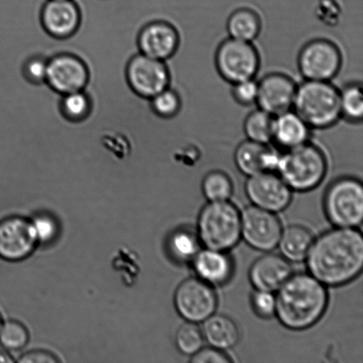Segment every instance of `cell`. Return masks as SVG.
Instances as JSON below:
<instances>
[{
    "instance_id": "19",
    "label": "cell",
    "mask_w": 363,
    "mask_h": 363,
    "mask_svg": "<svg viewBox=\"0 0 363 363\" xmlns=\"http://www.w3.org/2000/svg\"><path fill=\"white\" fill-rule=\"evenodd\" d=\"M279 156L267 145L247 140L238 145L234 160L237 168L244 175L252 177L262 172H276Z\"/></svg>"
},
{
    "instance_id": "39",
    "label": "cell",
    "mask_w": 363,
    "mask_h": 363,
    "mask_svg": "<svg viewBox=\"0 0 363 363\" xmlns=\"http://www.w3.org/2000/svg\"><path fill=\"white\" fill-rule=\"evenodd\" d=\"M13 359L10 357L6 352L0 351V363H12Z\"/></svg>"
},
{
    "instance_id": "30",
    "label": "cell",
    "mask_w": 363,
    "mask_h": 363,
    "mask_svg": "<svg viewBox=\"0 0 363 363\" xmlns=\"http://www.w3.org/2000/svg\"><path fill=\"white\" fill-rule=\"evenodd\" d=\"M149 103L152 113L162 119H172L179 115L182 106L179 94L169 87L149 99Z\"/></svg>"
},
{
    "instance_id": "23",
    "label": "cell",
    "mask_w": 363,
    "mask_h": 363,
    "mask_svg": "<svg viewBox=\"0 0 363 363\" xmlns=\"http://www.w3.org/2000/svg\"><path fill=\"white\" fill-rule=\"evenodd\" d=\"M313 242L311 231L304 227L294 225L282 230L277 247L288 261L298 262L307 257Z\"/></svg>"
},
{
    "instance_id": "17",
    "label": "cell",
    "mask_w": 363,
    "mask_h": 363,
    "mask_svg": "<svg viewBox=\"0 0 363 363\" xmlns=\"http://www.w3.org/2000/svg\"><path fill=\"white\" fill-rule=\"evenodd\" d=\"M297 85L286 74H267L258 82L257 105L259 109L272 116L293 108Z\"/></svg>"
},
{
    "instance_id": "25",
    "label": "cell",
    "mask_w": 363,
    "mask_h": 363,
    "mask_svg": "<svg viewBox=\"0 0 363 363\" xmlns=\"http://www.w3.org/2000/svg\"><path fill=\"white\" fill-rule=\"evenodd\" d=\"M58 106L60 115L66 122L80 123L91 116L94 111V101L85 90L78 91L60 96Z\"/></svg>"
},
{
    "instance_id": "8",
    "label": "cell",
    "mask_w": 363,
    "mask_h": 363,
    "mask_svg": "<svg viewBox=\"0 0 363 363\" xmlns=\"http://www.w3.org/2000/svg\"><path fill=\"white\" fill-rule=\"evenodd\" d=\"M124 77L131 91L147 101L169 88L172 79L165 62L140 52L129 60Z\"/></svg>"
},
{
    "instance_id": "1",
    "label": "cell",
    "mask_w": 363,
    "mask_h": 363,
    "mask_svg": "<svg viewBox=\"0 0 363 363\" xmlns=\"http://www.w3.org/2000/svg\"><path fill=\"white\" fill-rule=\"evenodd\" d=\"M311 275L325 286L351 282L363 268V238L355 228L337 227L313 242L307 255Z\"/></svg>"
},
{
    "instance_id": "24",
    "label": "cell",
    "mask_w": 363,
    "mask_h": 363,
    "mask_svg": "<svg viewBox=\"0 0 363 363\" xmlns=\"http://www.w3.org/2000/svg\"><path fill=\"white\" fill-rule=\"evenodd\" d=\"M262 23L257 13L249 9H240L230 14L227 23L230 38L252 43L259 37Z\"/></svg>"
},
{
    "instance_id": "27",
    "label": "cell",
    "mask_w": 363,
    "mask_h": 363,
    "mask_svg": "<svg viewBox=\"0 0 363 363\" xmlns=\"http://www.w3.org/2000/svg\"><path fill=\"white\" fill-rule=\"evenodd\" d=\"M273 119L274 116L262 109L252 112L244 123L247 140L262 145L270 143L272 141Z\"/></svg>"
},
{
    "instance_id": "28",
    "label": "cell",
    "mask_w": 363,
    "mask_h": 363,
    "mask_svg": "<svg viewBox=\"0 0 363 363\" xmlns=\"http://www.w3.org/2000/svg\"><path fill=\"white\" fill-rule=\"evenodd\" d=\"M341 117L350 123H361L363 117V92L361 83H351L340 91Z\"/></svg>"
},
{
    "instance_id": "13",
    "label": "cell",
    "mask_w": 363,
    "mask_h": 363,
    "mask_svg": "<svg viewBox=\"0 0 363 363\" xmlns=\"http://www.w3.org/2000/svg\"><path fill=\"white\" fill-rule=\"evenodd\" d=\"M39 18L46 34L58 40H66L79 30L83 13L76 0H46Z\"/></svg>"
},
{
    "instance_id": "2",
    "label": "cell",
    "mask_w": 363,
    "mask_h": 363,
    "mask_svg": "<svg viewBox=\"0 0 363 363\" xmlns=\"http://www.w3.org/2000/svg\"><path fill=\"white\" fill-rule=\"evenodd\" d=\"M276 296V315L287 329L311 328L321 319L328 304L325 284L308 274L291 275Z\"/></svg>"
},
{
    "instance_id": "31",
    "label": "cell",
    "mask_w": 363,
    "mask_h": 363,
    "mask_svg": "<svg viewBox=\"0 0 363 363\" xmlns=\"http://www.w3.org/2000/svg\"><path fill=\"white\" fill-rule=\"evenodd\" d=\"M205 340L197 323L187 322L177 330L176 344L182 354L194 355L204 347Z\"/></svg>"
},
{
    "instance_id": "12",
    "label": "cell",
    "mask_w": 363,
    "mask_h": 363,
    "mask_svg": "<svg viewBox=\"0 0 363 363\" xmlns=\"http://www.w3.org/2000/svg\"><path fill=\"white\" fill-rule=\"evenodd\" d=\"M282 230L280 220L272 212L252 206L241 213V238L256 250L275 249Z\"/></svg>"
},
{
    "instance_id": "4",
    "label": "cell",
    "mask_w": 363,
    "mask_h": 363,
    "mask_svg": "<svg viewBox=\"0 0 363 363\" xmlns=\"http://www.w3.org/2000/svg\"><path fill=\"white\" fill-rule=\"evenodd\" d=\"M198 237L206 248L227 252L241 238V213L229 201H211L199 217Z\"/></svg>"
},
{
    "instance_id": "6",
    "label": "cell",
    "mask_w": 363,
    "mask_h": 363,
    "mask_svg": "<svg viewBox=\"0 0 363 363\" xmlns=\"http://www.w3.org/2000/svg\"><path fill=\"white\" fill-rule=\"evenodd\" d=\"M327 217L334 225L357 228L363 219V187L360 181L345 177L330 185L325 199Z\"/></svg>"
},
{
    "instance_id": "9",
    "label": "cell",
    "mask_w": 363,
    "mask_h": 363,
    "mask_svg": "<svg viewBox=\"0 0 363 363\" xmlns=\"http://www.w3.org/2000/svg\"><path fill=\"white\" fill-rule=\"evenodd\" d=\"M342 66L340 50L325 38L307 43L298 53V67L305 80L330 82Z\"/></svg>"
},
{
    "instance_id": "5",
    "label": "cell",
    "mask_w": 363,
    "mask_h": 363,
    "mask_svg": "<svg viewBox=\"0 0 363 363\" xmlns=\"http://www.w3.org/2000/svg\"><path fill=\"white\" fill-rule=\"evenodd\" d=\"M276 172L291 190L311 191L325 179V155L320 148L308 142L281 155Z\"/></svg>"
},
{
    "instance_id": "14",
    "label": "cell",
    "mask_w": 363,
    "mask_h": 363,
    "mask_svg": "<svg viewBox=\"0 0 363 363\" xmlns=\"http://www.w3.org/2000/svg\"><path fill=\"white\" fill-rule=\"evenodd\" d=\"M245 191L254 206L272 213L283 211L291 199L289 186L273 172L249 177Z\"/></svg>"
},
{
    "instance_id": "20",
    "label": "cell",
    "mask_w": 363,
    "mask_h": 363,
    "mask_svg": "<svg viewBox=\"0 0 363 363\" xmlns=\"http://www.w3.org/2000/svg\"><path fill=\"white\" fill-rule=\"evenodd\" d=\"M199 279L210 286H222L230 280L233 264L226 252L206 248L192 259Z\"/></svg>"
},
{
    "instance_id": "16",
    "label": "cell",
    "mask_w": 363,
    "mask_h": 363,
    "mask_svg": "<svg viewBox=\"0 0 363 363\" xmlns=\"http://www.w3.org/2000/svg\"><path fill=\"white\" fill-rule=\"evenodd\" d=\"M179 44V31L164 21H154L145 24L137 38L138 52L162 62L176 55Z\"/></svg>"
},
{
    "instance_id": "7",
    "label": "cell",
    "mask_w": 363,
    "mask_h": 363,
    "mask_svg": "<svg viewBox=\"0 0 363 363\" xmlns=\"http://www.w3.org/2000/svg\"><path fill=\"white\" fill-rule=\"evenodd\" d=\"M259 56L252 43L228 38L216 53V65L220 77L231 84L254 79L259 69Z\"/></svg>"
},
{
    "instance_id": "40",
    "label": "cell",
    "mask_w": 363,
    "mask_h": 363,
    "mask_svg": "<svg viewBox=\"0 0 363 363\" xmlns=\"http://www.w3.org/2000/svg\"><path fill=\"white\" fill-rule=\"evenodd\" d=\"M2 319H1V316H0V330H1V327H2Z\"/></svg>"
},
{
    "instance_id": "35",
    "label": "cell",
    "mask_w": 363,
    "mask_h": 363,
    "mask_svg": "<svg viewBox=\"0 0 363 363\" xmlns=\"http://www.w3.org/2000/svg\"><path fill=\"white\" fill-rule=\"evenodd\" d=\"M252 308L256 314L263 318L276 315V296L270 291L256 290L252 297Z\"/></svg>"
},
{
    "instance_id": "33",
    "label": "cell",
    "mask_w": 363,
    "mask_h": 363,
    "mask_svg": "<svg viewBox=\"0 0 363 363\" xmlns=\"http://www.w3.org/2000/svg\"><path fill=\"white\" fill-rule=\"evenodd\" d=\"M48 58L43 55H33L25 60L21 74L25 80L34 86L45 84L48 76Z\"/></svg>"
},
{
    "instance_id": "22",
    "label": "cell",
    "mask_w": 363,
    "mask_h": 363,
    "mask_svg": "<svg viewBox=\"0 0 363 363\" xmlns=\"http://www.w3.org/2000/svg\"><path fill=\"white\" fill-rule=\"evenodd\" d=\"M201 332L210 347L225 351L240 340V330L233 319L223 315H212L202 323Z\"/></svg>"
},
{
    "instance_id": "18",
    "label": "cell",
    "mask_w": 363,
    "mask_h": 363,
    "mask_svg": "<svg viewBox=\"0 0 363 363\" xmlns=\"http://www.w3.org/2000/svg\"><path fill=\"white\" fill-rule=\"evenodd\" d=\"M293 275L289 261L275 254L262 256L252 265L249 279L256 290L277 291Z\"/></svg>"
},
{
    "instance_id": "10",
    "label": "cell",
    "mask_w": 363,
    "mask_h": 363,
    "mask_svg": "<svg viewBox=\"0 0 363 363\" xmlns=\"http://www.w3.org/2000/svg\"><path fill=\"white\" fill-rule=\"evenodd\" d=\"M91 70L74 53L60 52L48 58L45 85L60 96L84 91L90 84Z\"/></svg>"
},
{
    "instance_id": "32",
    "label": "cell",
    "mask_w": 363,
    "mask_h": 363,
    "mask_svg": "<svg viewBox=\"0 0 363 363\" xmlns=\"http://www.w3.org/2000/svg\"><path fill=\"white\" fill-rule=\"evenodd\" d=\"M28 341V333L21 323L9 321L4 323L0 330V343L7 350H23Z\"/></svg>"
},
{
    "instance_id": "15",
    "label": "cell",
    "mask_w": 363,
    "mask_h": 363,
    "mask_svg": "<svg viewBox=\"0 0 363 363\" xmlns=\"http://www.w3.org/2000/svg\"><path fill=\"white\" fill-rule=\"evenodd\" d=\"M31 223L21 217H9L0 222V257L18 262L28 257L37 245Z\"/></svg>"
},
{
    "instance_id": "3",
    "label": "cell",
    "mask_w": 363,
    "mask_h": 363,
    "mask_svg": "<svg viewBox=\"0 0 363 363\" xmlns=\"http://www.w3.org/2000/svg\"><path fill=\"white\" fill-rule=\"evenodd\" d=\"M293 109L311 129H327L341 118L340 91L330 82L305 80L297 86Z\"/></svg>"
},
{
    "instance_id": "21",
    "label": "cell",
    "mask_w": 363,
    "mask_h": 363,
    "mask_svg": "<svg viewBox=\"0 0 363 363\" xmlns=\"http://www.w3.org/2000/svg\"><path fill=\"white\" fill-rule=\"evenodd\" d=\"M311 135V128L294 110L274 116L272 141L284 150L308 143Z\"/></svg>"
},
{
    "instance_id": "37",
    "label": "cell",
    "mask_w": 363,
    "mask_h": 363,
    "mask_svg": "<svg viewBox=\"0 0 363 363\" xmlns=\"http://www.w3.org/2000/svg\"><path fill=\"white\" fill-rule=\"evenodd\" d=\"M191 362L194 363H229L231 361L224 351L211 347H202L198 353L192 355Z\"/></svg>"
},
{
    "instance_id": "38",
    "label": "cell",
    "mask_w": 363,
    "mask_h": 363,
    "mask_svg": "<svg viewBox=\"0 0 363 363\" xmlns=\"http://www.w3.org/2000/svg\"><path fill=\"white\" fill-rule=\"evenodd\" d=\"M59 362L55 355L46 351H31L21 355L18 362L21 363H56Z\"/></svg>"
},
{
    "instance_id": "34",
    "label": "cell",
    "mask_w": 363,
    "mask_h": 363,
    "mask_svg": "<svg viewBox=\"0 0 363 363\" xmlns=\"http://www.w3.org/2000/svg\"><path fill=\"white\" fill-rule=\"evenodd\" d=\"M38 243H50L55 240L58 234V224L53 217L48 215H38L30 220Z\"/></svg>"
},
{
    "instance_id": "11",
    "label": "cell",
    "mask_w": 363,
    "mask_h": 363,
    "mask_svg": "<svg viewBox=\"0 0 363 363\" xmlns=\"http://www.w3.org/2000/svg\"><path fill=\"white\" fill-rule=\"evenodd\" d=\"M175 306L185 321L203 323L215 314L217 297L212 286L199 279H190L177 288Z\"/></svg>"
},
{
    "instance_id": "29",
    "label": "cell",
    "mask_w": 363,
    "mask_h": 363,
    "mask_svg": "<svg viewBox=\"0 0 363 363\" xmlns=\"http://www.w3.org/2000/svg\"><path fill=\"white\" fill-rule=\"evenodd\" d=\"M205 197L211 201H225L233 194V183L229 177L222 172H210L202 183Z\"/></svg>"
},
{
    "instance_id": "36",
    "label": "cell",
    "mask_w": 363,
    "mask_h": 363,
    "mask_svg": "<svg viewBox=\"0 0 363 363\" xmlns=\"http://www.w3.org/2000/svg\"><path fill=\"white\" fill-rule=\"evenodd\" d=\"M233 94L235 101L241 105H252L257 101L258 82L247 79L233 84Z\"/></svg>"
},
{
    "instance_id": "26",
    "label": "cell",
    "mask_w": 363,
    "mask_h": 363,
    "mask_svg": "<svg viewBox=\"0 0 363 363\" xmlns=\"http://www.w3.org/2000/svg\"><path fill=\"white\" fill-rule=\"evenodd\" d=\"M169 249L170 254L177 261L191 262L201 250V241L198 235L191 230L181 229L170 236Z\"/></svg>"
}]
</instances>
